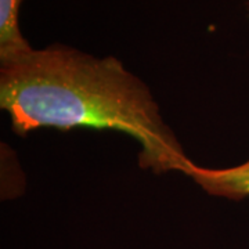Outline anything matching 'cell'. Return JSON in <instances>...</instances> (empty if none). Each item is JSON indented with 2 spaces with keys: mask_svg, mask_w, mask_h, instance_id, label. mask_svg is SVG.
<instances>
[{
  "mask_svg": "<svg viewBox=\"0 0 249 249\" xmlns=\"http://www.w3.org/2000/svg\"><path fill=\"white\" fill-rule=\"evenodd\" d=\"M0 107L19 136L40 127L108 129L142 145L144 169L187 175L193 165L150 89L114 57L61 45L31 49L0 62Z\"/></svg>",
  "mask_w": 249,
  "mask_h": 249,
  "instance_id": "obj_1",
  "label": "cell"
},
{
  "mask_svg": "<svg viewBox=\"0 0 249 249\" xmlns=\"http://www.w3.org/2000/svg\"><path fill=\"white\" fill-rule=\"evenodd\" d=\"M208 194L231 201H242L249 196V160L238 166L226 169L201 168L193 163L187 172Z\"/></svg>",
  "mask_w": 249,
  "mask_h": 249,
  "instance_id": "obj_2",
  "label": "cell"
},
{
  "mask_svg": "<svg viewBox=\"0 0 249 249\" xmlns=\"http://www.w3.org/2000/svg\"><path fill=\"white\" fill-rule=\"evenodd\" d=\"M24 0H0V62L13 60L32 47L19 31V7Z\"/></svg>",
  "mask_w": 249,
  "mask_h": 249,
  "instance_id": "obj_3",
  "label": "cell"
}]
</instances>
